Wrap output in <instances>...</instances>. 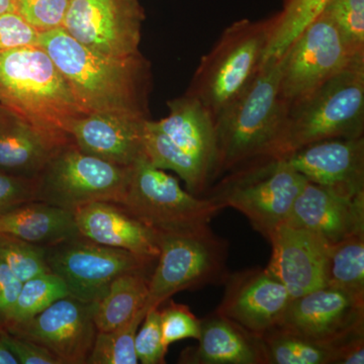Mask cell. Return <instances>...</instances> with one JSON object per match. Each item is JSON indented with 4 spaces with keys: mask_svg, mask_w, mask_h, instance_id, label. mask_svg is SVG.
<instances>
[{
    "mask_svg": "<svg viewBox=\"0 0 364 364\" xmlns=\"http://www.w3.org/2000/svg\"><path fill=\"white\" fill-rule=\"evenodd\" d=\"M23 282L0 260V327L4 329L13 316Z\"/></svg>",
    "mask_w": 364,
    "mask_h": 364,
    "instance_id": "f35d334b",
    "label": "cell"
},
{
    "mask_svg": "<svg viewBox=\"0 0 364 364\" xmlns=\"http://www.w3.org/2000/svg\"><path fill=\"white\" fill-rule=\"evenodd\" d=\"M224 284V296L215 312L258 337L282 325L293 299L267 267L230 273Z\"/></svg>",
    "mask_w": 364,
    "mask_h": 364,
    "instance_id": "2e32d148",
    "label": "cell"
},
{
    "mask_svg": "<svg viewBox=\"0 0 364 364\" xmlns=\"http://www.w3.org/2000/svg\"><path fill=\"white\" fill-rule=\"evenodd\" d=\"M2 337L7 349L13 353L18 364H60L51 352L31 340L14 336L4 329Z\"/></svg>",
    "mask_w": 364,
    "mask_h": 364,
    "instance_id": "74e56055",
    "label": "cell"
},
{
    "mask_svg": "<svg viewBox=\"0 0 364 364\" xmlns=\"http://www.w3.org/2000/svg\"><path fill=\"white\" fill-rule=\"evenodd\" d=\"M282 57L280 92L289 105L312 92L352 62L364 58V54H356L331 18L322 13Z\"/></svg>",
    "mask_w": 364,
    "mask_h": 364,
    "instance_id": "7c38bea8",
    "label": "cell"
},
{
    "mask_svg": "<svg viewBox=\"0 0 364 364\" xmlns=\"http://www.w3.org/2000/svg\"><path fill=\"white\" fill-rule=\"evenodd\" d=\"M167 105L168 116L144 124V152L157 168L176 172L189 193L205 195L217 172L214 119L188 93Z\"/></svg>",
    "mask_w": 364,
    "mask_h": 364,
    "instance_id": "277c9868",
    "label": "cell"
},
{
    "mask_svg": "<svg viewBox=\"0 0 364 364\" xmlns=\"http://www.w3.org/2000/svg\"><path fill=\"white\" fill-rule=\"evenodd\" d=\"M148 311H139L123 327L109 332H98L87 364H136V331Z\"/></svg>",
    "mask_w": 364,
    "mask_h": 364,
    "instance_id": "f1b7e54d",
    "label": "cell"
},
{
    "mask_svg": "<svg viewBox=\"0 0 364 364\" xmlns=\"http://www.w3.org/2000/svg\"><path fill=\"white\" fill-rule=\"evenodd\" d=\"M306 179L284 157L258 160L229 174L207 198L247 218L265 239L287 221Z\"/></svg>",
    "mask_w": 364,
    "mask_h": 364,
    "instance_id": "52a82bcc",
    "label": "cell"
},
{
    "mask_svg": "<svg viewBox=\"0 0 364 364\" xmlns=\"http://www.w3.org/2000/svg\"><path fill=\"white\" fill-rule=\"evenodd\" d=\"M122 205L156 234L182 233L208 225L223 210L207 196L184 191L176 177L143 156L132 165Z\"/></svg>",
    "mask_w": 364,
    "mask_h": 364,
    "instance_id": "30bf717a",
    "label": "cell"
},
{
    "mask_svg": "<svg viewBox=\"0 0 364 364\" xmlns=\"http://www.w3.org/2000/svg\"><path fill=\"white\" fill-rule=\"evenodd\" d=\"M151 273L131 272L119 275L102 298L90 304L98 332L123 327L145 308L149 294Z\"/></svg>",
    "mask_w": 364,
    "mask_h": 364,
    "instance_id": "d4e9b609",
    "label": "cell"
},
{
    "mask_svg": "<svg viewBox=\"0 0 364 364\" xmlns=\"http://www.w3.org/2000/svg\"><path fill=\"white\" fill-rule=\"evenodd\" d=\"M273 26L274 18L236 21L203 57L186 93L200 100L215 122L257 76Z\"/></svg>",
    "mask_w": 364,
    "mask_h": 364,
    "instance_id": "8992f818",
    "label": "cell"
},
{
    "mask_svg": "<svg viewBox=\"0 0 364 364\" xmlns=\"http://www.w3.org/2000/svg\"><path fill=\"white\" fill-rule=\"evenodd\" d=\"M284 157L308 181L344 195L364 193L363 136L320 141Z\"/></svg>",
    "mask_w": 364,
    "mask_h": 364,
    "instance_id": "d6986e66",
    "label": "cell"
},
{
    "mask_svg": "<svg viewBox=\"0 0 364 364\" xmlns=\"http://www.w3.org/2000/svg\"><path fill=\"white\" fill-rule=\"evenodd\" d=\"M179 363L265 364L264 349L260 337L214 312L200 320L198 347L182 352Z\"/></svg>",
    "mask_w": 364,
    "mask_h": 364,
    "instance_id": "7402d4cb",
    "label": "cell"
},
{
    "mask_svg": "<svg viewBox=\"0 0 364 364\" xmlns=\"http://www.w3.org/2000/svg\"><path fill=\"white\" fill-rule=\"evenodd\" d=\"M325 284L364 298V234L331 245L326 261Z\"/></svg>",
    "mask_w": 364,
    "mask_h": 364,
    "instance_id": "4316f807",
    "label": "cell"
},
{
    "mask_svg": "<svg viewBox=\"0 0 364 364\" xmlns=\"http://www.w3.org/2000/svg\"><path fill=\"white\" fill-rule=\"evenodd\" d=\"M323 13L356 54H364V0H331Z\"/></svg>",
    "mask_w": 364,
    "mask_h": 364,
    "instance_id": "1f68e13d",
    "label": "cell"
},
{
    "mask_svg": "<svg viewBox=\"0 0 364 364\" xmlns=\"http://www.w3.org/2000/svg\"><path fill=\"white\" fill-rule=\"evenodd\" d=\"M132 166L86 154L72 143L57 152L36 177V200L74 210L90 203L122 205Z\"/></svg>",
    "mask_w": 364,
    "mask_h": 364,
    "instance_id": "9c48e42d",
    "label": "cell"
},
{
    "mask_svg": "<svg viewBox=\"0 0 364 364\" xmlns=\"http://www.w3.org/2000/svg\"><path fill=\"white\" fill-rule=\"evenodd\" d=\"M46 260L69 294L88 304L102 298L119 275L152 273L156 265V261L102 245L80 234L46 248Z\"/></svg>",
    "mask_w": 364,
    "mask_h": 364,
    "instance_id": "8fae6325",
    "label": "cell"
},
{
    "mask_svg": "<svg viewBox=\"0 0 364 364\" xmlns=\"http://www.w3.org/2000/svg\"><path fill=\"white\" fill-rule=\"evenodd\" d=\"M0 364H18L13 353L7 349L4 344L2 329H0Z\"/></svg>",
    "mask_w": 364,
    "mask_h": 364,
    "instance_id": "60d3db41",
    "label": "cell"
},
{
    "mask_svg": "<svg viewBox=\"0 0 364 364\" xmlns=\"http://www.w3.org/2000/svg\"><path fill=\"white\" fill-rule=\"evenodd\" d=\"M282 57L265 61L245 91L218 117L215 178L258 160L280 157L289 105L280 92Z\"/></svg>",
    "mask_w": 364,
    "mask_h": 364,
    "instance_id": "3957f363",
    "label": "cell"
},
{
    "mask_svg": "<svg viewBox=\"0 0 364 364\" xmlns=\"http://www.w3.org/2000/svg\"><path fill=\"white\" fill-rule=\"evenodd\" d=\"M280 327L338 348L364 335V298L324 286L289 303Z\"/></svg>",
    "mask_w": 364,
    "mask_h": 364,
    "instance_id": "5bb4252c",
    "label": "cell"
},
{
    "mask_svg": "<svg viewBox=\"0 0 364 364\" xmlns=\"http://www.w3.org/2000/svg\"><path fill=\"white\" fill-rule=\"evenodd\" d=\"M147 119L130 112H90L72 124V140L86 154L130 167L145 156L143 133Z\"/></svg>",
    "mask_w": 364,
    "mask_h": 364,
    "instance_id": "ffe728a7",
    "label": "cell"
},
{
    "mask_svg": "<svg viewBox=\"0 0 364 364\" xmlns=\"http://www.w3.org/2000/svg\"><path fill=\"white\" fill-rule=\"evenodd\" d=\"M286 223L334 245L349 237L364 234V193L344 195L306 181Z\"/></svg>",
    "mask_w": 364,
    "mask_h": 364,
    "instance_id": "ac0fdd59",
    "label": "cell"
},
{
    "mask_svg": "<svg viewBox=\"0 0 364 364\" xmlns=\"http://www.w3.org/2000/svg\"><path fill=\"white\" fill-rule=\"evenodd\" d=\"M364 131V58L289 105L279 156L310 144L359 138Z\"/></svg>",
    "mask_w": 364,
    "mask_h": 364,
    "instance_id": "5b68a950",
    "label": "cell"
},
{
    "mask_svg": "<svg viewBox=\"0 0 364 364\" xmlns=\"http://www.w3.org/2000/svg\"><path fill=\"white\" fill-rule=\"evenodd\" d=\"M267 240L272 244V257L267 268L291 298L326 286V261L331 245L286 222L275 228Z\"/></svg>",
    "mask_w": 364,
    "mask_h": 364,
    "instance_id": "e0dca14e",
    "label": "cell"
},
{
    "mask_svg": "<svg viewBox=\"0 0 364 364\" xmlns=\"http://www.w3.org/2000/svg\"><path fill=\"white\" fill-rule=\"evenodd\" d=\"M0 329H1V327H0Z\"/></svg>",
    "mask_w": 364,
    "mask_h": 364,
    "instance_id": "ee69618b",
    "label": "cell"
},
{
    "mask_svg": "<svg viewBox=\"0 0 364 364\" xmlns=\"http://www.w3.org/2000/svg\"><path fill=\"white\" fill-rule=\"evenodd\" d=\"M32 200H36V178L14 176L0 169V217Z\"/></svg>",
    "mask_w": 364,
    "mask_h": 364,
    "instance_id": "8d00e7d4",
    "label": "cell"
},
{
    "mask_svg": "<svg viewBox=\"0 0 364 364\" xmlns=\"http://www.w3.org/2000/svg\"><path fill=\"white\" fill-rule=\"evenodd\" d=\"M4 330L44 347L60 364H87L97 333L90 304L71 296Z\"/></svg>",
    "mask_w": 364,
    "mask_h": 364,
    "instance_id": "9a60e30c",
    "label": "cell"
},
{
    "mask_svg": "<svg viewBox=\"0 0 364 364\" xmlns=\"http://www.w3.org/2000/svg\"><path fill=\"white\" fill-rule=\"evenodd\" d=\"M364 363V335L349 340L338 347L336 364Z\"/></svg>",
    "mask_w": 364,
    "mask_h": 364,
    "instance_id": "ab89813d",
    "label": "cell"
},
{
    "mask_svg": "<svg viewBox=\"0 0 364 364\" xmlns=\"http://www.w3.org/2000/svg\"><path fill=\"white\" fill-rule=\"evenodd\" d=\"M0 232L48 248L79 235L73 212L32 200L0 217Z\"/></svg>",
    "mask_w": 364,
    "mask_h": 364,
    "instance_id": "cb8c5ba5",
    "label": "cell"
},
{
    "mask_svg": "<svg viewBox=\"0 0 364 364\" xmlns=\"http://www.w3.org/2000/svg\"><path fill=\"white\" fill-rule=\"evenodd\" d=\"M71 0H14L16 13L39 33L63 26Z\"/></svg>",
    "mask_w": 364,
    "mask_h": 364,
    "instance_id": "836d02e7",
    "label": "cell"
},
{
    "mask_svg": "<svg viewBox=\"0 0 364 364\" xmlns=\"http://www.w3.org/2000/svg\"><path fill=\"white\" fill-rule=\"evenodd\" d=\"M0 105L59 149L74 143L72 124L85 114L40 46L0 53Z\"/></svg>",
    "mask_w": 364,
    "mask_h": 364,
    "instance_id": "7a4b0ae2",
    "label": "cell"
},
{
    "mask_svg": "<svg viewBox=\"0 0 364 364\" xmlns=\"http://www.w3.org/2000/svg\"><path fill=\"white\" fill-rule=\"evenodd\" d=\"M140 0H71L62 28L91 51L112 58L140 54Z\"/></svg>",
    "mask_w": 364,
    "mask_h": 364,
    "instance_id": "4fadbf2b",
    "label": "cell"
},
{
    "mask_svg": "<svg viewBox=\"0 0 364 364\" xmlns=\"http://www.w3.org/2000/svg\"><path fill=\"white\" fill-rule=\"evenodd\" d=\"M0 260L23 282L43 273L51 272L46 260V248L1 232Z\"/></svg>",
    "mask_w": 364,
    "mask_h": 364,
    "instance_id": "4dcf8cb0",
    "label": "cell"
},
{
    "mask_svg": "<svg viewBox=\"0 0 364 364\" xmlns=\"http://www.w3.org/2000/svg\"><path fill=\"white\" fill-rule=\"evenodd\" d=\"M136 358L143 364L165 363V350L162 345L159 308H152L146 314L135 338Z\"/></svg>",
    "mask_w": 364,
    "mask_h": 364,
    "instance_id": "e575fe53",
    "label": "cell"
},
{
    "mask_svg": "<svg viewBox=\"0 0 364 364\" xmlns=\"http://www.w3.org/2000/svg\"><path fill=\"white\" fill-rule=\"evenodd\" d=\"M1 107H2V105H0V109H1Z\"/></svg>",
    "mask_w": 364,
    "mask_h": 364,
    "instance_id": "7bdbcfd3",
    "label": "cell"
},
{
    "mask_svg": "<svg viewBox=\"0 0 364 364\" xmlns=\"http://www.w3.org/2000/svg\"><path fill=\"white\" fill-rule=\"evenodd\" d=\"M265 364H336L338 348L277 327L260 337Z\"/></svg>",
    "mask_w": 364,
    "mask_h": 364,
    "instance_id": "484cf974",
    "label": "cell"
},
{
    "mask_svg": "<svg viewBox=\"0 0 364 364\" xmlns=\"http://www.w3.org/2000/svg\"><path fill=\"white\" fill-rule=\"evenodd\" d=\"M73 214L79 234L85 238L157 262V234L119 203H92Z\"/></svg>",
    "mask_w": 364,
    "mask_h": 364,
    "instance_id": "44dd1931",
    "label": "cell"
},
{
    "mask_svg": "<svg viewBox=\"0 0 364 364\" xmlns=\"http://www.w3.org/2000/svg\"><path fill=\"white\" fill-rule=\"evenodd\" d=\"M157 238L160 253L150 275L146 310L160 308L179 291L226 282L229 243L210 225L182 233H159Z\"/></svg>",
    "mask_w": 364,
    "mask_h": 364,
    "instance_id": "ba28073f",
    "label": "cell"
},
{
    "mask_svg": "<svg viewBox=\"0 0 364 364\" xmlns=\"http://www.w3.org/2000/svg\"><path fill=\"white\" fill-rule=\"evenodd\" d=\"M69 294L63 280L52 272L43 273L23 282L9 326L18 324L35 317L55 301Z\"/></svg>",
    "mask_w": 364,
    "mask_h": 364,
    "instance_id": "f546056e",
    "label": "cell"
},
{
    "mask_svg": "<svg viewBox=\"0 0 364 364\" xmlns=\"http://www.w3.org/2000/svg\"><path fill=\"white\" fill-rule=\"evenodd\" d=\"M60 150L20 117L0 109V169L36 178Z\"/></svg>",
    "mask_w": 364,
    "mask_h": 364,
    "instance_id": "603a6c76",
    "label": "cell"
},
{
    "mask_svg": "<svg viewBox=\"0 0 364 364\" xmlns=\"http://www.w3.org/2000/svg\"><path fill=\"white\" fill-rule=\"evenodd\" d=\"M40 33L16 11L0 14V53L39 46Z\"/></svg>",
    "mask_w": 364,
    "mask_h": 364,
    "instance_id": "d590c367",
    "label": "cell"
},
{
    "mask_svg": "<svg viewBox=\"0 0 364 364\" xmlns=\"http://www.w3.org/2000/svg\"><path fill=\"white\" fill-rule=\"evenodd\" d=\"M330 1L331 0H289L284 11L274 18L264 62L280 58L306 26L324 11Z\"/></svg>",
    "mask_w": 364,
    "mask_h": 364,
    "instance_id": "83f0119b",
    "label": "cell"
},
{
    "mask_svg": "<svg viewBox=\"0 0 364 364\" xmlns=\"http://www.w3.org/2000/svg\"><path fill=\"white\" fill-rule=\"evenodd\" d=\"M16 11L14 0H0V14Z\"/></svg>",
    "mask_w": 364,
    "mask_h": 364,
    "instance_id": "b9f144b4",
    "label": "cell"
},
{
    "mask_svg": "<svg viewBox=\"0 0 364 364\" xmlns=\"http://www.w3.org/2000/svg\"><path fill=\"white\" fill-rule=\"evenodd\" d=\"M39 46L61 72L85 114L121 112L148 117L150 66L141 53L128 58L104 56L62 26L40 33Z\"/></svg>",
    "mask_w": 364,
    "mask_h": 364,
    "instance_id": "6da1fadb",
    "label": "cell"
},
{
    "mask_svg": "<svg viewBox=\"0 0 364 364\" xmlns=\"http://www.w3.org/2000/svg\"><path fill=\"white\" fill-rule=\"evenodd\" d=\"M160 324L162 345L167 351L174 342L183 339L198 340L200 336V318L193 315L188 306L173 301L160 310Z\"/></svg>",
    "mask_w": 364,
    "mask_h": 364,
    "instance_id": "d6a6232c",
    "label": "cell"
}]
</instances>
